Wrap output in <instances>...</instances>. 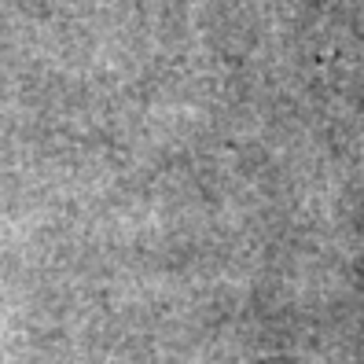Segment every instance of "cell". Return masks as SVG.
I'll return each instance as SVG.
<instances>
[{
  "mask_svg": "<svg viewBox=\"0 0 364 364\" xmlns=\"http://www.w3.org/2000/svg\"><path fill=\"white\" fill-rule=\"evenodd\" d=\"M262 364H294V360H284V357H272V360H262Z\"/></svg>",
  "mask_w": 364,
  "mask_h": 364,
  "instance_id": "6da1fadb",
  "label": "cell"
}]
</instances>
